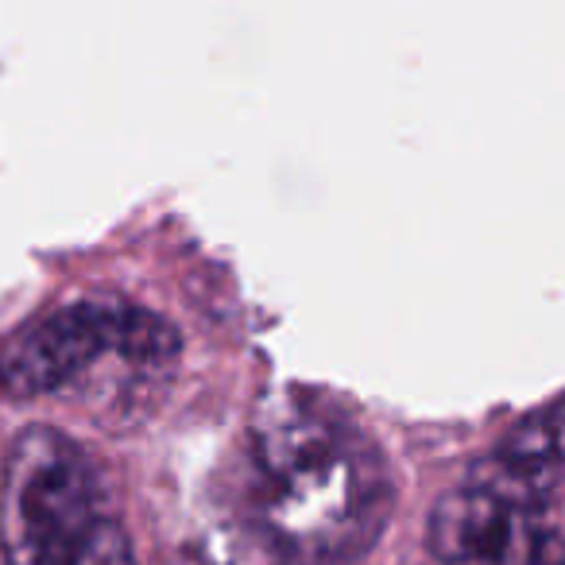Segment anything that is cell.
Segmentation results:
<instances>
[{
    "mask_svg": "<svg viewBox=\"0 0 565 565\" xmlns=\"http://www.w3.org/2000/svg\"><path fill=\"white\" fill-rule=\"evenodd\" d=\"M252 465L259 523L282 557L341 562L384 531V457L330 403L295 387L267 395L252 423Z\"/></svg>",
    "mask_w": 565,
    "mask_h": 565,
    "instance_id": "obj_1",
    "label": "cell"
},
{
    "mask_svg": "<svg viewBox=\"0 0 565 565\" xmlns=\"http://www.w3.org/2000/svg\"><path fill=\"white\" fill-rule=\"evenodd\" d=\"M0 546L9 565H136L132 539L102 511L94 461L51 426H28L9 449Z\"/></svg>",
    "mask_w": 565,
    "mask_h": 565,
    "instance_id": "obj_2",
    "label": "cell"
},
{
    "mask_svg": "<svg viewBox=\"0 0 565 565\" xmlns=\"http://www.w3.org/2000/svg\"><path fill=\"white\" fill-rule=\"evenodd\" d=\"M179 330L167 318L117 299H86L32 326L12 349L4 376L12 392L43 395L78 380L105 353L136 369H163L179 356Z\"/></svg>",
    "mask_w": 565,
    "mask_h": 565,
    "instance_id": "obj_3",
    "label": "cell"
},
{
    "mask_svg": "<svg viewBox=\"0 0 565 565\" xmlns=\"http://www.w3.org/2000/svg\"><path fill=\"white\" fill-rule=\"evenodd\" d=\"M550 515L557 508L539 511L492 488L465 484L434 503L426 542L438 565H531Z\"/></svg>",
    "mask_w": 565,
    "mask_h": 565,
    "instance_id": "obj_4",
    "label": "cell"
},
{
    "mask_svg": "<svg viewBox=\"0 0 565 565\" xmlns=\"http://www.w3.org/2000/svg\"><path fill=\"white\" fill-rule=\"evenodd\" d=\"M469 484L492 488L539 511L557 508L562 492V399L519 418L492 457L472 465Z\"/></svg>",
    "mask_w": 565,
    "mask_h": 565,
    "instance_id": "obj_5",
    "label": "cell"
},
{
    "mask_svg": "<svg viewBox=\"0 0 565 565\" xmlns=\"http://www.w3.org/2000/svg\"><path fill=\"white\" fill-rule=\"evenodd\" d=\"M531 565H565L562 523H557V515H550L546 526H542V539H539V550H534V562Z\"/></svg>",
    "mask_w": 565,
    "mask_h": 565,
    "instance_id": "obj_6",
    "label": "cell"
},
{
    "mask_svg": "<svg viewBox=\"0 0 565 565\" xmlns=\"http://www.w3.org/2000/svg\"><path fill=\"white\" fill-rule=\"evenodd\" d=\"M0 384H4V369H0Z\"/></svg>",
    "mask_w": 565,
    "mask_h": 565,
    "instance_id": "obj_7",
    "label": "cell"
}]
</instances>
